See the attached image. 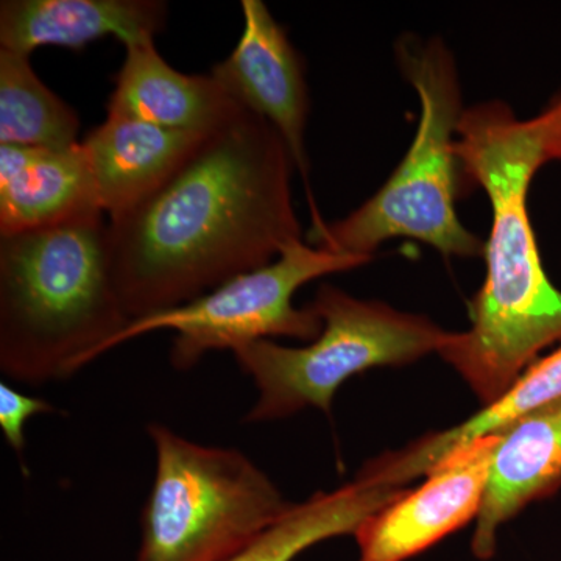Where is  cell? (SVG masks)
<instances>
[{"mask_svg":"<svg viewBox=\"0 0 561 561\" xmlns=\"http://www.w3.org/2000/svg\"><path fill=\"white\" fill-rule=\"evenodd\" d=\"M106 114L171 130L210 133L243 110L213 76H187L161 57L154 41L125 47Z\"/></svg>","mask_w":561,"mask_h":561,"instance_id":"14","label":"cell"},{"mask_svg":"<svg viewBox=\"0 0 561 561\" xmlns=\"http://www.w3.org/2000/svg\"><path fill=\"white\" fill-rule=\"evenodd\" d=\"M394 62L420 101L408 153L381 190L348 216L308 234L309 245L371 260L390 239H413L446 257H483L485 241L461 224L456 205L463 186L456 154L463 116L457 58L440 36L402 33Z\"/></svg>","mask_w":561,"mask_h":561,"instance_id":"4","label":"cell"},{"mask_svg":"<svg viewBox=\"0 0 561 561\" xmlns=\"http://www.w3.org/2000/svg\"><path fill=\"white\" fill-rule=\"evenodd\" d=\"M500 435L460 448L427 471L420 489L404 491L356 530L359 561H405L478 518Z\"/></svg>","mask_w":561,"mask_h":561,"instance_id":"8","label":"cell"},{"mask_svg":"<svg viewBox=\"0 0 561 561\" xmlns=\"http://www.w3.org/2000/svg\"><path fill=\"white\" fill-rule=\"evenodd\" d=\"M157 456L136 561H227L294 507L245 454L147 427Z\"/></svg>","mask_w":561,"mask_h":561,"instance_id":"5","label":"cell"},{"mask_svg":"<svg viewBox=\"0 0 561 561\" xmlns=\"http://www.w3.org/2000/svg\"><path fill=\"white\" fill-rule=\"evenodd\" d=\"M289 147L243 108L146 201L108 220L114 286L130 320L186 305L302 241Z\"/></svg>","mask_w":561,"mask_h":561,"instance_id":"1","label":"cell"},{"mask_svg":"<svg viewBox=\"0 0 561 561\" xmlns=\"http://www.w3.org/2000/svg\"><path fill=\"white\" fill-rule=\"evenodd\" d=\"M242 13L241 38L234 50L210 69V76L243 108L264 117L279 133L311 194L306 149L311 101L305 61L264 2L242 0Z\"/></svg>","mask_w":561,"mask_h":561,"instance_id":"9","label":"cell"},{"mask_svg":"<svg viewBox=\"0 0 561 561\" xmlns=\"http://www.w3.org/2000/svg\"><path fill=\"white\" fill-rule=\"evenodd\" d=\"M208 135L106 114L81 139L103 214L113 220L146 201Z\"/></svg>","mask_w":561,"mask_h":561,"instance_id":"11","label":"cell"},{"mask_svg":"<svg viewBox=\"0 0 561 561\" xmlns=\"http://www.w3.org/2000/svg\"><path fill=\"white\" fill-rule=\"evenodd\" d=\"M561 106L522 119L507 102L465 108L456 139L463 184L485 192L491 208L485 280L470 306V328L453 332L440 356L478 394L500 400L546 346L561 341V291L549 279L527 197L542 165L557 160Z\"/></svg>","mask_w":561,"mask_h":561,"instance_id":"2","label":"cell"},{"mask_svg":"<svg viewBox=\"0 0 561 561\" xmlns=\"http://www.w3.org/2000/svg\"><path fill=\"white\" fill-rule=\"evenodd\" d=\"M55 412L54 405L39 398L21 393L9 383H0V427L11 449L16 453L22 463V471L27 474L24 463L25 423L36 413Z\"/></svg>","mask_w":561,"mask_h":561,"instance_id":"18","label":"cell"},{"mask_svg":"<svg viewBox=\"0 0 561 561\" xmlns=\"http://www.w3.org/2000/svg\"><path fill=\"white\" fill-rule=\"evenodd\" d=\"M561 401V345L535 360L504 394L453 430L431 434L415 445L371 460L362 474L382 485L398 486L427 474L454 449L486 435L500 434L523 416Z\"/></svg>","mask_w":561,"mask_h":561,"instance_id":"15","label":"cell"},{"mask_svg":"<svg viewBox=\"0 0 561 561\" xmlns=\"http://www.w3.org/2000/svg\"><path fill=\"white\" fill-rule=\"evenodd\" d=\"M105 214L0 238V370L43 386L108 351L130 324L111 275Z\"/></svg>","mask_w":561,"mask_h":561,"instance_id":"3","label":"cell"},{"mask_svg":"<svg viewBox=\"0 0 561 561\" xmlns=\"http://www.w3.org/2000/svg\"><path fill=\"white\" fill-rule=\"evenodd\" d=\"M370 261L305 241L290 243L264 267L241 273L186 305L130 321L108 351L139 335L173 331L171 362L176 370L186 371L209 351H232L271 337L311 343L323 324L309 306L295 308V294L313 279L353 271Z\"/></svg>","mask_w":561,"mask_h":561,"instance_id":"7","label":"cell"},{"mask_svg":"<svg viewBox=\"0 0 561 561\" xmlns=\"http://www.w3.org/2000/svg\"><path fill=\"white\" fill-rule=\"evenodd\" d=\"M476 518L472 553L489 560L502 524L561 486V401L501 431Z\"/></svg>","mask_w":561,"mask_h":561,"instance_id":"12","label":"cell"},{"mask_svg":"<svg viewBox=\"0 0 561 561\" xmlns=\"http://www.w3.org/2000/svg\"><path fill=\"white\" fill-rule=\"evenodd\" d=\"M168 16L161 0H2L0 49L32 57L47 46L83 50L105 36L128 47L154 41Z\"/></svg>","mask_w":561,"mask_h":561,"instance_id":"10","label":"cell"},{"mask_svg":"<svg viewBox=\"0 0 561 561\" xmlns=\"http://www.w3.org/2000/svg\"><path fill=\"white\" fill-rule=\"evenodd\" d=\"M80 117L36 76L28 55L0 49V146L69 149Z\"/></svg>","mask_w":561,"mask_h":561,"instance_id":"17","label":"cell"},{"mask_svg":"<svg viewBox=\"0 0 561 561\" xmlns=\"http://www.w3.org/2000/svg\"><path fill=\"white\" fill-rule=\"evenodd\" d=\"M103 213L81 140L69 149L0 146V238Z\"/></svg>","mask_w":561,"mask_h":561,"instance_id":"13","label":"cell"},{"mask_svg":"<svg viewBox=\"0 0 561 561\" xmlns=\"http://www.w3.org/2000/svg\"><path fill=\"white\" fill-rule=\"evenodd\" d=\"M553 99H556V101L559 102L560 106H561V91ZM556 161L561 162V135H560L559 150H557V160Z\"/></svg>","mask_w":561,"mask_h":561,"instance_id":"19","label":"cell"},{"mask_svg":"<svg viewBox=\"0 0 561 561\" xmlns=\"http://www.w3.org/2000/svg\"><path fill=\"white\" fill-rule=\"evenodd\" d=\"M309 308L323 327L308 345L256 341L232 350L260 393L247 423L286 419L308 408L330 412L335 391L351 376L440 353L451 337L427 317L360 300L331 284H321Z\"/></svg>","mask_w":561,"mask_h":561,"instance_id":"6","label":"cell"},{"mask_svg":"<svg viewBox=\"0 0 561 561\" xmlns=\"http://www.w3.org/2000/svg\"><path fill=\"white\" fill-rule=\"evenodd\" d=\"M402 493V489L359 474L342 489L313 494L311 500L294 505L253 545L227 561H294L321 541L356 534L362 524Z\"/></svg>","mask_w":561,"mask_h":561,"instance_id":"16","label":"cell"}]
</instances>
